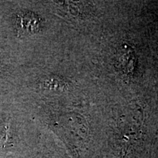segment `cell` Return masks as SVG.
<instances>
[{"instance_id":"6da1fadb","label":"cell","mask_w":158,"mask_h":158,"mask_svg":"<svg viewBox=\"0 0 158 158\" xmlns=\"http://www.w3.org/2000/svg\"><path fill=\"white\" fill-rule=\"evenodd\" d=\"M17 23L19 26V29L23 31H36L38 28V20L34 15L29 13L20 15Z\"/></svg>"}]
</instances>
